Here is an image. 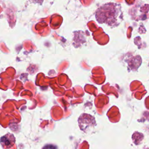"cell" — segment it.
<instances>
[{"label":"cell","mask_w":149,"mask_h":149,"mask_svg":"<svg viewBox=\"0 0 149 149\" xmlns=\"http://www.w3.org/2000/svg\"><path fill=\"white\" fill-rule=\"evenodd\" d=\"M121 14V7L119 4L107 3L97 9L95 18L99 23H105L113 27L119 23Z\"/></svg>","instance_id":"obj_1"},{"label":"cell","mask_w":149,"mask_h":149,"mask_svg":"<svg viewBox=\"0 0 149 149\" xmlns=\"http://www.w3.org/2000/svg\"><path fill=\"white\" fill-rule=\"evenodd\" d=\"M1 141L2 144L3 146H5V147L11 146L12 145V143H11V142H12V139H10V138L9 137H6V136L2 137L1 140Z\"/></svg>","instance_id":"obj_2"}]
</instances>
